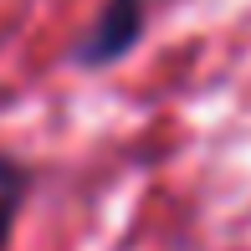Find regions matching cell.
<instances>
[{"label": "cell", "instance_id": "obj_1", "mask_svg": "<svg viewBox=\"0 0 251 251\" xmlns=\"http://www.w3.org/2000/svg\"><path fill=\"white\" fill-rule=\"evenodd\" d=\"M144 21H149V5H144V0H108V5L98 10L93 31L82 36V47H77V62L82 67L123 62V56L144 41Z\"/></svg>", "mask_w": 251, "mask_h": 251}, {"label": "cell", "instance_id": "obj_2", "mask_svg": "<svg viewBox=\"0 0 251 251\" xmlns=\"http://www.w3.org/2000/svg\"><path fill=\"white\" fill-rule=\"evenodd\" d=\"M26 190H31V175L16 159H0V251H5L10 231H16V215H21V205H26Z\"/></svg>", "mask_w": 251, "mask_h": 251}]
</instances>
